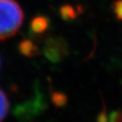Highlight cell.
<instances>
[{
    "mask_svg": "<svg viewBox=\"0 0 122 122\" xmlns=\"http://www.w3.org/2000/svg\"><path fill=\"white\" fill-rule=\"evenodd\" d=\"M19 51L20 52L27 57L35 56L39 53V49L30 40L23 41L19 45Z\"/></svg>",
    "mask_w": 122,
    "mask_h": 122,
    "instance_id": "5b68a950",
    "label": "cell"
},
{
    "mask_svg": "<svg viewBox=\"0 0 122 122\" xmlns=\"http://www.w3.org/2000/svg\"><path fill=\"white\" fill-rule=\"evenodd\" d=\"M112 9L117 19L122 21V0H117L112 5Z\"/></svg>",
    "mask_w": 122,
    "mask_h": 122,
    "instance_id": "9c48e42d",
    "label": "cell"
},
{
    "mask_svg": "<svg viewBox=\"0 0 122 122\" xmlns=\"http://www.w3.org/2000/svg\"><path fill=\"white\" fill-rule=\"evenodd\" d=\"M60 14H61V18L64 21L70 22L76 19L78 15V10L71 5H64L60 9Z\"/></svg>",
    "mask_w": 122,
    "mask_h": 122,
    "instance_id": "8992f818",
    "label": "cell"
},
{
    "mask_svg": "<svg viewBox=\"0 0 122 122\" xmlns=\"http://www.w3.org/2000/svg\"><path fill=\"white\" fill-rule=\"evenodd\" d=\"M51 99H52V103L57 107H62L67 103V97L61 92H52Z\"/></svg>",
    "mask_w": 122,
    "mask_h": 122,
    "instance_id": "ba28073f",
    "label": "cell"
},
{
    "mask_svg": "<svg viewBox=\"0 0 122 122\" xmlns=\"http://www.w3.org/2000/svg\"><path fill=\"white\" fill-rule=\"evenodd\" d=\"M0 65H1V59H0Z\"/></svg>",
    "mask_w": 122,
    "mask_h": 122,
    "instance_id": "8fae6325",
    "label": "cell"
},
{
    "mask_svg": "<svg viewBox=\"0 0 122 122\" xmlns=\"http://www.w3.org/2000/svg\"><path fill=\"white\" fill-rule=\"evenodd\" d=\"M69 49L64 40L61 37H53L46 41L44 47L45 57L52 62H60L68 54Z\"/></svg>",
    "mask_w": 122,
    "mask_h": 122,
    "instance_id": "7a4b0ae2",
    "label": "cell"
},
{
    "mask_svg": "<svg viewBox=\"0 0 122 122\" xmlns=\"http://www.w3.org/2000/svg\"><path fill=\"white\" fill-rule=\"evenodd\" d=\"M9 111V100L5 92L0 88V122L6 118Z\"/></svg>",
    "mask_w": 122,
    "mask_h": 122,
    "instance_id": "52a82bcc",
    "label": "cell"
},
{
    "mask_svg": "<svg viewBox=\"0 0 122 122\" xmlns=\"http://www.w3.org/2000/svg\"><path fill=\"white\" fill-rule=\"evenodd\" d=\"M109 122H122L121 111H112L109 116Z\"/></svg>",
    "mask_w": 122,
    "mask_h": 122,
    "instance_id": "30bf717a",
    "label": "cell"
},
{
    "mask_svg": "<svg viewBox=\"0 0 122 122\" xmlns=\"http://www.w3.org/2000/svg\"><path fill=\"white\" fill-rule=\"evenodd\" d=\"M23 21V9L15 0H0V41L14 36Z\"/></svg>",
    "mask_w": 122,
    "mask_h": 122,
    "instance_id": "6da1fadb",
    "label": "cell"
},
{
    "mask_svg": "<svg viewBox=\"0 0 122 122\" xmlns=\"http://www.w3.org/2000/svg\"><path fill=\"white\" fill-rule=\"evenodd\" d=\"M44 104L42 101V98L36 97L35 100H31L26 103L17 106L15 109V115L21 120H27L31 117L39 114L41 110L44 109Z\"/></svg>",
    "mask_w": 122,
    "mask_h": 122,
    "instance_id": "3957f363",
    "label": "cell"
},
{
    "mask_svg": "<svg viewBox=\"0 0 122 122\" xmlns=\"http://www.w3.org/2000/svg\"><path fill=\"white\" fill-rule=\"evenodd\" d=\"M49 20L47 17L39 15L35 17L31 22V30L35 34H42L48 29Z\"/></svg>",
    "mask_w": 122,
    "mask_h": 122,
    "instance_id": "277c9868",
    "label": "cell"
}]
</instances>
